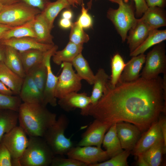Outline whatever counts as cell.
Wrapping results in <instances>:
<instances>
[{"label":"cell","mask_w":166,"mask_h":166,"mask_svg":"<svg viewBox=\"0 0 166 166\" xmlns=\"http://www.w3.org/2000/svg\"><path fill=\"white\" fill-rule=\"evenodd\" d=\"M166 112L163 79L141 77L129 82H118L112 87L109 81L101 98L90 105L88 115L112 125L121 121L133 124L141 132Z\"/></svg>","instance_id":"cell-1"},{"label":"cell","mask_w":166,"mask_h":166,"mask_svg":"<svg viewBox=\"0 0 166 166\" xmlns=\"http://www.w3.org/2000/svg\"><path fill=\"white\" fill-rule=\"evenodd\" d=\"M19 126L29 137H43L56 121V113L42 104L22 103L18 111Z\"/></svg>","instance_id":"cell-2"},{"label":"cell","mask_w":166,"mask_h":166,"mask_svg":"<svg viewBox=\"0 0 166 166\" xmlns=\"http://www.w3.org/2000/svg\"><path fill=\"white\" fill-rule=\"evenodd\" d=\"M27 146L19 160L20 166H49L55 156L42 137L30 136Z\"/></svg>","instance_id":"cell-3"},{"label":"cell","mask_w":166,"mask_h":166,"mask_svg":"<svg viewBox=\"0 0 166 166\" xmlns=\"http://www.w3.org/2000/svg\"><path fill=\"white\" fill-rule=\"evenodd\" d=\"M69 123L67 117L61 115L42 137L55 155H66L74 146L71 138L67 137L65 134Z\"/></svg>","instance_id":"cell-4"},{"label":"cell","mask_w":166,"mask_h":166,"mask_svg":"<svg viewBox=\"0 0 166 166\" xmlns=\"http://www.w3.org/2000/svg\"><path fill=\"white\" fill-rule=\"evenodd\" d=\"M118 5L117 9H109L107 17L112 22L122 42H124L128 32L136 23L137 19L136 18L135 7L132 1L122 0Z\"/></svg>","instance_id":"cell-5"},{"label":"cell","mask_w":166,"mask_h":166,"mask_svg":"<svg viewBox=\"0 0 166 166\" xmlns=\"http://www.w3.org/2000/svg\"><path fill=\"white\" fill-rule=\"evenodd\" d=\"M41 11L22 2L3 6L0 11V23L12 27L32 20Z\"/></svg>","instance_id":"cell-6"},{"label":"cell","mask_w":166,"mask_h":166,"mask_svg":"<svg viewBox=\"0 0 166 166\" xmlns=\"http://www.w3.org/2000/svg\"><path fill=\"white\" fill-rule=\"evenodd\" d=\"M165 47L164 43H160L155 45L146 55L141 77L151 80L157 78L160 73H166Z\"/></svg>","instance_id":"cell-7"},{"label":"cell","mask_w":166,"mask_h":166,"mask_svg":"<svg viewBox=\"0 0 166 166\" xmlns=\"http://www.w3.org/2000/svg\"><path fill=\"white\" fill-rule=\"evenodd\" d=\"M27 135L19 126H17L9 132L5 134L1 142L10 152L14 166H20L19 160L28 143Z\"/></svg>","instance_id":"cell-8"},{"label":"cell","mask_w":166,"mask_h":166,"mask_svg":"<svg viewBox=\"0 0 166 166\" xmlns=\"http://www.w3.org/2000/svg\"><path fill=\"white\" fill-rule=\"evenodd\" d=\"M62 70L56 85L55 95L57 99L73 92H78L81 88V80L76 73L71 62L61 64Z\"/></svg>","instance_id":"cell-9"},{"label":"cell","mask_w":166,"mask_h":166,"mask_svg":"<svg viewBox=\"0 0 166 166\" xmlns=\"http://www.w3.org/2000/svg\"><path fill=\"white\" fill-rule=\"evenodd\" d=\"M66 155L89 166L109 159L106 151L101 147L91 146H74Z\"/></svg>","instance_id":"cell-10"},{"label":"cell","mask_w":166,"mask_h":166,"mask_svg":"<svg viewBox=\"0 0 166 166\" xmlns=\"http://www.w3.org/2000/svg\"><path fill=\"white\" fill-rule=\"evenodd\" d=\"M58 48L57 46L54 45L52 49L46 52L44 57L47 73L45 85L43 93L42 105L45 106L49 104L54 107L57 104L55 92L58 77L56 76L52 71L50 59L55 52L57 50Z\"/></svg>","instance_id":"cell-11"},{"label":"cell","mask_w":166,"mask_h":166,"mask_svg":"<svg viewBox=\"0 0 166 166\" xmlns=\"http://www.w3.org/2000/svg\"><path fill=\"white\" fill-rule=\"evenodd\" d=\"M111 125L95 119L83 134L77 146L101 147L105 133Z\"/></svg>","instance_id":"cell-12"},{"label":"cell","mask_w":166,"mask_h":166,"mask_svg":"<svg viewBox=\"0 0 166 166\" xmlns=\"http://www.w3.org/2000/svg\"><path fill=\"white\" fill-rule=\"evenodd\" d=\"M117 134L122 148L132 151L141 136V132L136 125L121 121L116 123Z\"/></svg>","instance_id":"cell-13"},{"label":"cell","mask_w":166,"mask_h":166,"mask_svg":"<svg viewBox=\"0 0 166 166\" xmlns=\"http://www.w3.org/2000/svg\"><path fill=\"white\" fill-rule=\"evenodd\" d=\"M58 99L57 103L65 111L69 112L79 108L81 110V114L82 115L88 116L91 103L90 97L86 93L73 92Z\"/></svg>","instance_id":"cell-14"},{"label":"cell","mask_w":166,"mask_h":166,"mask_svg":"<svg viewBox=\"0 0 166 166\" xmlns=\"http://www.w3.org/2000/svg\"><path fill=\"white\" fill-rule=\"evenodd\" d=\"M163 138L160 119L154 122L143 132L134 149L132 154L137 156L143 154L159 140Z\"/></svg>","instance_id":"cell-15"},{"label":"cell","mask_w":166,"mask_h":166,"mask_svg":"<svg viewBox=\"0 0 166 166\" xmlns=\"http://www.w3.org/2000/svg\"><path fill=\"white\" fill-rule=\"evenodd\" d=\"M0 44L11 46L19 52L32 49L46 51L52 49L54 45L41 43L35 38L29 37L0 40Z\"/></svg>","instance_id":"cell-16"},{"label":"cell","mask_w":166,"mask_h":166,"mask_svg":"<svg viewBox=\"0 0 166 166\" xmlns=\"http://www.w3.org/2000/svg\"><path fill=\"white\" fill-rule=\"evenodd\" d=\"M19 96L24 103L42 104L43 94L35 84L30 73L26 74L23 78Z\"/></svg>","instance_id":"cell-17"},{"label":"cell","mask_w":166,"mask_h":166,"mask_svg":"<svg viewBox=\"0 0 166 166\" xmlns=\"http://www.w3.org/2000/svg\"><path fill=\"white\" fill-rule=\"evenodd\" d=\"M146 56L144 53L133 56L126 63L118 82H129L138 79L140 77V72L145 63Z\"/></svg>","instance_id":"cell-18"},{"label":"cell","mask_w":166,"mask_h":166,"mask_svg":"<svg viewBox=\"0 0 166 166\" xmlns=\"http://www.w3.org/2000/svg\"><path fill=\"white\" fill-rule=\"evenodd\" d=\"M151 30L140 19H137L135 25L131 28L127 36V43L130 53L139 46L145 40Z\"/></svg>","instance_id":"cell-19"},{"label":"cell","mask_w":166,"mask_h":166,"mask_svg":"<svg viewBox=\"0 0 166 166\" xmlns=\"http://www.w3.org/2000/svg\"><path fill=\"white\" fill-rule=\"evenodd\" d=\"M140 19L151 30L166 26V14L164 8L158 6L148 7Z\"/></svg>","instance_id":"cell-20"},{"label":"cell","mask_w":166,"mask_h":166,"mask_svg":"<svg viewBox=\"0 0 166 166\" xmlns=\"http://www.w3.org/2000/svg\"><path fill=\"white\" fill-rule=\"evenodd\" d=\"M21 77L9 68L4 61H0V81L13 92L18 95L23 82Z\"/></svg>","instance_id":"cell-21"},{"label":"cell","mask_w":166,"mask_h":166,"mask_svg":"<svg viewBox=\"0 0 166 166\" xmlns=\"http://www.w3.org/2000/svg\"><path fill=\"white\" fill-rule=\"evenodd\" d=\"M40 13L32 20V27L35 39L41 43L54 45L53 37L51 34V30Z\"/></svg>","instance_id":"cell-22"},{"label":"cell","mask_w":166,"mask_h":166,"mask_svg":"<svg viewBox=\"0 0 166 166\" xmlns=\"http://www.w3.org/2000/svg\"><path fill=\"white\" fill-rule=\"evenodd\" d=\"M116 124V123L113 124L109 128L104 136L102 144L109 158L124 150L117 134Z\"/></svg>","instance_id":"cell-23"},{"label":"cell","mask_w":166,"mask_h":166,"mask_svg":"<svg viewBox=\"0 0 166 166\" xmlns=\"http://www.w3.org/2000/svg\"><path fill=\"white\" fill-rule=\"evenodd\" d=\"M71 6L67 0H57L49 2L45 6L40 14L51 30L53 27L54 20L63 9H69Z\"/></svg>","instance_id":"cell-24"},{"label":"cell","mask_w":166,"mask_h":166,"mask_svg":"<svg viewBox=\"0 0 166 166\" xmlns=\"http://www.w3.org/2000/svg\"><path fill=\"white\" fill-rule=\"evenodd\" d=\"M83 45H77L69 42L62 50H57L52 56L53 62L60 65L65 62H71L83 49Z\"/></svg>","instance_id":"cell-25"},{"label":"cell","mask_w":166,"mask_h":166,"mask_svg":"<svg viewBox=\"0 0 166 166\" xmlns=\"http://www.w3.org/2000/svg\"><path fill=\"white\" fill-rule=\"evenodd\" d=\"M166 152L164 139L161 138L141 154L148 166H159Z\"/></svg>","instance_id":"cell-26"},{"label":"cell","mask_w":166,"mask_h":166,"mask_svg":"<svg viewBox=\"0 0 166 166\" xmlns=\"http://www.w3.org/2000/svg\"><path fill=\"white\" fill-rule=\"evenodd\" d=\"M109 77L104 69L100 68L95 75V79L91 96V106L95 105L102 97Z\"/></svg>","instance_id":"cell-27"},{"label":"cell","mask_w":166,"mask_h":166,"mask_svg":"<svg viewBox=\"0 0 166 166\" xmlns=\"http://www.w3.org/2000/svg\"><path fill=\"white\" fill-rule=\"evenodd\" d=\"M47 51L38 49H32L21 52L18 51L26 74L29 73L31 69L35 66L43 61Z\"/></svg>","instance_id":"cell-28"},{"label":"cell","mask_w":166,"mask_h":166,"mask_svg":"<svg viewBox=\"0 0 166 166\" xmlns=\"http://www.w3.org/2000/svg\"><path fill=\"white\" fill-rule=\"evenodd\" d=\"M71 63L80 79L81 80H85L90 85H93L95 75L88 61L81 53L75 57Z\"/></svg>","instance_id":"cell-29"},{"label":"cell","mask_w":166,"mask_h":166,"mask_svg":"<svg viewBox=\"0 0 166 166\" xmlns=\"http://www.w3.org/2000/svg\"><path fill=\"white\" fill-rule=\"evenodd\" d=\"M166 39V30H152L144 42L133 51L130 53V56L133 57L144 53L151 47L162 42Z\"/></svg>","instance_id":"cell-30"},{"label":"cell","mask_w":166,"mask_h":166,"mask_svg":"<svg viewBox=\"0 0 166 166\" xmlns=\"http://www.w3.org/2000/svg\"><path fill=\"white\" fill-rule=\"evenodd\" d=\"M5 46L4 63L12 71L21 77L24 78L26 74L24 71L18 51L11 46Z\"/></svg>","instance_id":"cell-31"},{"label":"cell","mask_w":166,"mask_h":166,"mask_svg":"<svg viewBox=\"0 0 166 166\" xmlns=\"http://www.w3.org/2000/svg\"><path fill=\"white\" fill-rule=\"evenodd\" d=\"M18 119V112L10 109L0 110V143L4 135L17 126Z\"/></svg>","instance_id":"cell-32"},{"label":"cell","mask_w":166,"mask_h":166,"mask_svg":"<svg viewBox=\"0 0 166 166\" xmlns=\"http://www.w3.org/2000/svg\"><path fill=\"white\" fill-rule=\"evenodd\" d=\"M32 20L23 25L12 27L4 33L0 40L26 37L35 39L32 27Z\"/></svg>","instance_id":"cell-33"},{"label":"cell","mask_w":166,"mask_h":166,"mask_svg":"<svg viewBox=\"0 0 166 166\" xmlns=\"http://www.w3.org/2000/svg\"><path fill=\"white\" fill-rule=\"evenodd\" d=\"M125 64L123 58L119 53L115 54L111 58V74L109 82L112 87H115L119 81Z\"/></svg>","instance_id":"cell-34"},{"label":"cell","mask_w":166,"mask_h":166,"mask_svg":"<svg viewBox=\"0 0 166 166\" xmlns=\"http://www.w3.org/2000/svg\"><path fill=\"white\" fill-rule=\"evenodd\" d=\"M29 73L31 74L35 84L43 94L47 73L44 58L42 62L32 68Z\"/></svg>","instance_id":"cell-35"},{"label":"cell","mask_w":166,"mask_h":166,"mask_svg":"<svg viewBox=\"0 0 166 166\" xmlns=\"http://www.w3.org/2000/svg\"><path fill=\"white\" fill-rule=\"evenodd\" d=\"M69 36V42L77 45H83L89 40V35L77 22L73 23Z\"/></svg>","instance_id":"cell-36"},{"label":"cell","mask_w":166,"mask_h":166,"mask_svg":"<svg viewBox=\"0 0 166 166\" xmlns=\"http://www.w3.org/2000/svg\"><path fill=\"white\" fill-rule=\"evenodd\" d=\"M22 101L18 95H8L0 93V110L10 109L18 112Z\"/></svg>","instance_id":"cell-37"},{"label":"cell","mask_w":166,"mask_h":166,"mask_svg":"<svg viewBox=\"0 0 166 166\" xmlns=\"http://www.w3.org/2000/svg\"><path fill=\"white\" fill-rule=\"evenodd\" d=\"M131 152L124 150L122 152L103 162L93 166H128L127 160Z\"/></svg>","instance_id":"cell-38"},{"label":"cell","mask_w":166,"mask_h":166,"mask_svg":"<svg viewBox=\"0 0 166 166\" xmlns=\"http://www.w3.org/2000/svg\"><path fill=\"white\" fill-rule=\"evenodd\" d=\"M50 166H87L86 164L74 159L55 156L53 158Z\"/></svg>","instance_id":"cell-39"},{"label":"cell","mask_w":166,"mask_h":166,"mask_svg":"<svg viewBox=\"0 0 166 166\" xmlns=\"http://www.w3.org/2000/svg\"><path fill=\"white\" fill-rule=\"evenodd\" d=\"M81 6V14L76 22L83 29L89 28L93 26L92 18L88 13L89 9L85 8L83 2Z\"/></svg>","instance_id":"cell-40"},{"label":"cell","mask_w":166,"mask_h":166,"mask_svg":"<svg viewBox=\"0 0 166 166\" xmlns=\"http://www.w3.org/2000/svg\"><path fill=\"white\" fill-rule=\"evenodd\" d=\"M0 166H14L10 152L1 142L0 143Z\"/></svg>","instance_id":"cell-41"},{"label":"cell","mask_w":166,"mask_h":166,"mask_svg":"<svg viewBox=\"0 0 166 166\" xmlns=\"http://www.w3.org/2000/svg\"><path fill=\"white\" fill-rule=\"evenodd\" d=\"M135 4V16L137 18L141 17L148 7L145 0H134Z\"/></svg>","instance_id":"cell-42"},{"label":"cell","mask_w":166,"mask_h":166,"mask_svg":"<svg viewBox=\"0 0 166 166\" xmlns=\"http://www.w3.org/2000/svg\"><path fill=\"white\" fill-rule=\"evenodd\" d=\"M21 2L38 9L42 11L46 5L50 1V0H21Z\"/></svg>","instance_id":"cell-43"},{"label":"cell","mask_w":166,"mask_h":166,"mask_svg":"<svg viewBox=\"0 0 166 166\" xmlns=\"http://www.w3.org/2000/svg\"><path fill=\"white\" fill-rule=\"evenodd\" d=\"M148 7L158 6L164 8L165 7L166 0H145Z\"/></svg>","instance_id":"cell-44"},{"label":"cell","mask_w":166,"mask_h":166,"mask_svg":"<svg viewBox=\"0 0 166 166\" xmlns=\"http://www.w3.org/2000/svg\"><path fill=\"white\" fill-rule=\"evenodd\" d=\"M162 132L164 141V146L166 148V120L165 117L160 119Z\"/></svg>","instance_id":"cell-45"},{"label":"cell","mask_w":166,"mask_h":166,"mask_svg":"<svg viewBox=\"0 0 166 166\" xmlns=\"http://www.w3.org/2000/svg\"><path fill=\"white\" fill-rule=\"evenodd\" d=\"M73 23L71 20L62 18L59 22V25L63 29H67L71 28Z\"/></svg>","instance_id":"cell-46"},{"label":"cell","mask_w":166,"mask_h":166,"mask_svg":"<svg viewBox=\"0 0 166 166\" xmlns=\"http://www.w3.org/2000/svg\"><path fill=\"white\" fill-rule=\"evenodd\" d=\"M0 93L8 95H15L10 89L0 81Z\"/></svg>","instance_id":"cell-47"},{"label":"cell","mask_w":166,"mask_h":166,"mask_svg":"<svg viewBox=\"0 0 166 166\" xmlns=\"http://www.w3.org/2000/svg\"><path fill=\"white\" fill-rule=\"evenodd\" d=\"M12 27L0 23V40L3 35Z\"/></svg>","instance_id":"cell-48"},{"label":"cell","mask_w":166,"mask_h":166,"mask_svg":"<svg viewBox=\"0 0 166 166\" xmlns=\"http://www.w3.org/2000/svg\"><path fill=\"white\" fill-rule=\"evenodd\" d=\"M21 1V0H0V3L3 6L10 5Z\"/></svg>","instance_id":"cell-49"},{"label":"cell","mask_w":166,"mask_h":166,"mask_svg":"<svg viewBox=\"0 0 166 166\" xmlns=\"http://www.w3.org/2000/svg\"><path fill=\"white\" fill-rule=\"evenodd\" d=\"M73 14L72 11L69 10L64 11L62 14V18L71 20Z\"/></svg>","instance_id":"cell-50"},{"label":"cell","mask_w":166,"mask_h":166,"mask_svg":"<svg viewBox=\"0 0 166 166\" xmlns=\"http://www.w3.org/2000/svg\"><path fill=\"white\" fill-rule=\"evenodd\" d=\"M70 6L76 7L81 5L83 2V0H67Z\"/></svg>","instance_id":"cell-51"},{"label":"cell","mask_w":166,"mask_h":166,"mask_svg":"<svg viewBox=\"0 0 166 166\" xmlns=\"http://www.w3.org/2000/svg\"><path fill=\"white\" fill-rule=\"evenodd\" d=\"M6 46L0 44V61H4L5 55Z\"/></svg>","instance_id":"cell-52"},{"label":"cell","mask_w":166,"mask_h":166,"mask_svg":"<svg viewBox=\"0 0 166 166\" xmlns=\"http://www.w3.org/2000/svg\"><path fill=\"white\" fill-rule=\"evenodd\" d=\"M138 157V165L140 166H148L147 164L144 159L142 154L137 156Z\"/></svg>","instance_id":"cell-53"},{"label":"cell","mask_w":166,"mask_h":166,"mask_svg":"<svg viewBox=\"0 0 166 166\" xmlns=\"http://www.w3.org/2000/svg\"><path fill=\"white\" fill-rule=\"evenodd\" d=\"M93 0H90L87 4V6L88 9H90L92 6V1ZM109 1L113 3L119 4L122 1V0H108Z\"/></svg>","instance_id":"cell-54"},{"label":"cell","mask_w":166,"mask_h":166,"mask_svg":"<svg viewBox=\"0 0 166 166\" xmlns=\"http://www.w3.org/2000/svg\"><path fill=\"white\" fill-rule=\"evenodd\" d=\"M3 6L0 3V11L2 9Z\"/></svg>","instance_id":"cell-55"}]
</instances>
